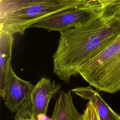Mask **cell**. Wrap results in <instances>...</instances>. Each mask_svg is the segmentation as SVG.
I'll use <instances>...</instances> for the list:
<instances>
[{
    "instance_id": "cell-1",
    "label": "cell",
    "mask_w": 120,
    "mask_h": 120,
    "mask_svg": "<svg viewBox=\"0 0 120 120\" xmlns=\"http://www.w3.org/2000/svg\"><path fill=\"white\" fill-rule=\"evenodd\" d=\"M120 30V18L101 9L88 20L60 32L52 56L53 73L68 83L72 76L78 75L79 68L110 44Z\"/></svg>"
},
{
    "instance_id": "cell-12",
    "label": "cell",
    "mask_w": 120,
    "mask_h": 120,
    "mask_svg": "<svg viewBox=\"0 0 120 120\" xmlns=\"http://www.w3.org/2000/svg\"><path fill=\"white\" fill-rule=\"evenodd\" d=\"M105 13L120 18V0L102 8Z\"/></svg>"
},
{
    "instance_id": "cell-4",
    "label": "cell",
    "mask_w": 120,
    "mask_h": 120,
    "mask_svg": "<svg viewBox=\"0 0 120 120\" xmlns=\"http://www.w3.org/2000/svg\"><path fill=\"white\" fill-rule=\"evenodd\" d=\"M60 88L50 78H41L16 112L15 120H38L40 115H46L51 99Z\"/></svg>"
},
{
    "instance_id": "cell-8",
    "label": "cell",
    "mask_w": 120,
    "mask_h": 120,
    "mask_svg": "<svg viewBox=\"0 0 120 120\" xmlns=\"http://www.w3.org/2000/svg\"><path fill=\"white\" fill-rule=\"evenodd\" d=\"M70 91L83 99L91 102L96 107L100 120H120V115L113 111L98 92L90 86L76 87Z\"/></svg>"
},
{
    "instance_id": "cell-3",
    "label": "cell",
    "mask_w": 120,
    "mask_h": 120,
    "mask_svg": "<svg viewBox=\"0 0 120 120\" xmlns=\"http://www.w3.org/2000/svg\"><path fill=\"white\" fill-rule=\"evenodd\" d=\"M78 73L99 91L109 93L120 91V30L110 44L79 68Z\"/></svg>"
},
{
    "instance_id": "cell-9",
    "label": "cell",
    "mask_w": 120,
    "mask_h": 120,
    "mask_svg": "<svg viewBox=\"0 0 120 120\" xmlns=\"http://www.w3.org/2000/svg\"><path fill=\"white\" fill-rule=\"evenodd\" d=\"M50 120H83V115L74 105L71 91H60Z\"/></svg>"
},
{
    "instance_id": "cell-2",
    "label": "cell",
    "mask_w": 120,
    "mask_h": 120,
    "mask_svg": "<svg viewBox=\"0 0 120 120\" xmlns=\"http://www.w3.org/2000/svg\"><path fill=\"white\" fill-rule=\"evenodd\" d=\"M82 0H0V29L13 34L25 30L46 17L81 5Z\"/></svg>"
},
{
    "instance_id": "cell-6",
    "label": "cell",
    "mask_w": 120,
    "mask_h": 120,
    "mask_svg": "<svg viewBox=\"0 0 120 120\" xmlns=\"http://www.w3.org/2000/svg\"><path fill=\"white\" fill-rule=\"evenodd\" d=\"M33 86L31 82L17 76L11 65L8 73L4 99L6 106L11 112H16Z\"/></svg>"
},
{
    "instance_id": "cell-11",
    "label": "cell",
    "mask_w": 120,
    "mask_h": 120,
    "mask_svg": "<svg viewBox=\"0 0 120 120\" xmlns=\"http://www.w3.org/2000/svg\"><path fill=\"white\" fill-rule=\"evenodd\" d=\"M86 107L82 114L83 120H100L96 107L91 102L89 101Z\"/></svg>"
},
{
    "instance_id": "cell-10",
    "label": "cell",
    "mask_w": 120,
    "mask_h": 120,
    "mask_svg": "<svg viewBox=\"0 0 120 120\" xmlns=\"http://www.w3.org/2000/svg\"><path fill=\"white\" fill-rule=\"evenodd\" d=\"M119 0H83V3L78 8L96 13Z\"/></svg>"
},
{
    "instance_id": "cell-5",
    "label": "cell",
    "mask_w": 120,
    "mask_h": 120,
    "mask_svg": "<svg viewBox=\"0 0 120 120\" xmlns=\"http://www.w3.org/2000/svg\"><path fill=\"white\" fill-rule=\"evenodd\" d=\"M94 14L78 7L53 14L34 24L32 27L43 28L49 31H58L61 32L88 20Z\"/></svg>"
},
{
    "instance_id": "cell-13",
    "label": "cell",
    "mask_w": 120,
    "mask_h": 120,
    "mask_svg": "<svg viewBox=\"0 0 120 120\" xmlns=\"http://www.w3.org/2000/svg\"></svg>"
},
{
    "instance_id": "cell-14",
    "label": "cell",
    "mask_w": 120,
    "mask_h": 120,
    "mask_svg": "<svg viewBox=\"0 0 120 120\" xmlns=\"http://www.w3.org/2000/svg\"></svg>"
},
{
    "instance_id": "cell-7",
    "label": "cell",
    "mask_w": 120,
    "mask_h": 120,
    "mask_svg": "<svg viewBox=\"0 0 120 120\" xmlns=\"http://www.w3.org/2000/svg\"><path fill=\"white\" fill-rule=\"evenodd\" d=\"M14 34L0 29V95L4 99L8 73L12 58Z\"/></svg>"
}]
</instances>
